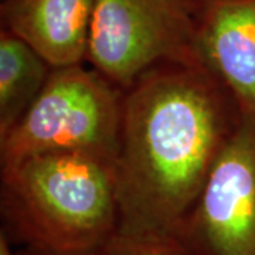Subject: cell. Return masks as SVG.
<instances>
[{"label":"cell","mask_w":255,"mask_h":255,"mask_svg":"<svg viewBox=\"0 0 255 255\" xmlns=\"http://www.w3.org/2000/svg\"><path fill=\"white\" fill-rule=\"evenodd\" d=\"M95 0H3L1 28L53 68L87 63Z\"/></svg>","instance_id":"52a82bcc"},{"label":"cell","mask_w":255,"mask_h":255,"mask_svg":"<svg viewBox=\"0 0 255 255\" xmlns=\"http://www.w3.org/2000/svg\"><path fill=\"white\" fill-rule=\"evenodd\" d=\"M204 0H95L87 64L121 90L159 64H201Z\"/></svg>","instance_id":"277c9868"},{"label":"cell","mask_w":255,"mask_h":255,"mask_svg":"<svg viewBox=\"0 0 255 255\" xmlns=\"http://www.w3.org/2000/svg\"><path fill=\"white\" fill-rule=\"evenodd\" d=\"M80 255H189L172 238H139L117 233L105 244Z\"/></svg>","instance_id":"9c48e42d"},{"label":"cell","mask_w":255,"mask_h":255,"mask_svg":"<svg viewBox=\"0 0 255 255\" xmlns=\"http://www.w3.org/2000/svg\"><path fill=\"white\" fill-rule=\"evenodd\" d=\"M0 255H17V253L13 250V247L10 244L9 237L6 236L4 231H1V234H0Z\"/></svg>","instance_id":"30bf717a"},{"label":"cell","mask_w":255,"mask_h":255,"mask_svg":"<svg viewBox=\"0 0 255 255\" xmlns=\"http://www.w3.org/2000/svg\"><path fill=\"white\" fill-rule=\"evenodd\" d=\"M124 90L88 64L53 68L26 114L0 137V164L75 152L115 160Z\"/></svg>","instance_id":"3957f363"},{"label":"cell","mask_w":255,"mask_h":255,"mask_svg":"<svg viewBox=\"0 0 255 255\" xmlns=\"http://www.w3.org/2000/svg\"><path fill=\"white\" fill-rule=\"evenodd\" d=\"M241 118L203 64H159L127 88L115 156L119 234L174 240Z\"/></svg>","instance_id":"6da1fadb"},{"label":"cell","mask_w":255,"mask_h":255,"mask_svg":"<svg viewBox=\"0 0 255 255\" xmlns=\"http://www.w3.org/2000/svg\"><path fill=\"white\" fill-rule=\"evenodd\" d=\"M53 67L23 40L0 30V137L43 91Z\"/></svg>","instance_id":"ba28073f"},{"label":"cell","mask_w":255,"mask_h":255,"mask_svg":"<svg viewBox=\"0 0 255 255\" xmlns=\"http://www.w3.org/2000/svg\"><path fill=\"white\" fill-rule=\"evenodd\" d=\"M197 55L241 115L255 119V0H204Z\"/></svg>","instance_id":"8992f818"},{"label":"cell","mask_w":255,"mask_h":255,"mask_svg":"<svg viewBox=\"0 0 255 255\" xmlns=\"http://www.w3.org/2000/svg\"><path fill=\"white\" fill-rule=\"evenodd\" d=\"M0 209L30 255L88 253L118 233L115 160L51 152L1 166Z\"/></svg>","instance_id":"7a4b0ae2"},{"label":"cell","mask_w":255,"mask_h":255,"mask_svg":"<svg viewBox=\"0 0 255 255\" xmlns=\"http://www.w3.org/2000/svg\"><path fill=\"white\" fill-rule=\"evenodd\" d=\"M174 240L189 255H255L254 118H241Z\"/></svg>","instance_id":"5b68a950"}]
</instances>
